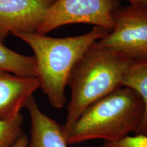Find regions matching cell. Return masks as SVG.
Listing matches in <instances>:
<instances>
[{
	"label": "cell",
	"instance_id": "1",
	"mask_svg": "<svg viewBox=\"0 0 147 147\" xmlns=\"http://www.w3.org/2000/svg\"><path fill=\"white\" fill-rule=\"evenodd\" d=\"M144 114L140 95L123 86L88 106L72 123L62 125L63 136L67 145L95 139L116 142L136 133Z\"/></svg>",
	"mask_w": 147,
	"mask_h": 147
},
{
	"label": "cell",
	"instance_id": "2",
	"mask_svg": "<svg viewBox=\"0 0 147 147\" xmlns=\"http://www.w3.org/2000/svg\"><path fill=\"white\" fill-rule=\"evenodd\" d=\"M109 31L94 27L81 36L51 38L37 33H18L13 36L27 43L34 53L38 80L44 93L53 107L62 108L67 98L65 88L71 72L80 57Z\"/></svg>",
	"mask_w": 147,
	"mask_h": 147
},
{
	"label": "cell",
	"instance_id": "3",
	"mask_svg": "<svg viewBox=\"0 0 147 147\" xmlns=\"http://www.w3.org/2000/svg\"><path fill=\"white\" fill-rule=\"evenodd\" d=\"M132 61L98 41L88 48L74 65L68 84L71 98L63 125L76 121L91 104L123 87V78Z\"/></svg>",
	"mask_w": 147,
	"mask_h": 147
},
{
	"label": "cell",
	"instance_id": "4",
	"mask_svg": "<svg viewBox=\"0 0 147 147\" xmlns=\"http://www.w3.org/2000/svg\"><path fill=\"white\" fill-rule=\"evenodd\" d=\"M119 8V0H55L36 33L46 35L74 23L91 24L110 32L115 26L113 12Z\"/></svg>",
	"mask_w": 147,
	"mask_h": 147
},
{
	"label": "cell",
	"instance_id": "5",
	"mask_svg": "<svg viewBox=\"0 0 147 147\" xmlns=\"http://www.w3.org/2000/svg\"><path fill=\"white\" fill-rule=\"evenodd\" d=\"M113 30L98 40L104 47L115 51L131 61L147 57V7L129 5L113 14Z\"/></svg>",
	"mask_w": 147,
	"mask_h": 147
},
{
	"label": "cell",
	"instance_id": "6",
	"mask_svg": "<svg viewBox=\"0 0 147 147\" xmlns=\"http://www.w3.org/2000/svg\"><path fill=\"white\" fill-rule=\"evenodd\" d=\"M55 0H0V42L10 34L37 32Z\"/></svg>",
	"mask_w": 147,
	"mask_h": 147
},
{
	"label": "cell",
	"instance_id": "7",
	"mask_svg": "<svg viewBox=\"0 0 147 147\" xmlns=\"http://www.w3.org/2000/svg\"><path fill=\"white\" fill-rule=\"evenodd\" d=\"M39 88L36 78L19 76L0 71V121L15 119Z\"/></svg>",
	"mask_w": 147,
	"mask_h": 147
},
{
	"label": "cell",
	"instance_id": "8",
	"mask_svg": "<svg viewBox=\"0 0 147 147\" xmlns=\"http://www.w3.org/2000/svg\"><path fill=\"white\" fill-rule=\"evenodd\" d=\"M25 107L31 117V138L27 147H67L62 125L42 113L34 96Z\"/></svg>",
	"mask_w": 147,
	"mask_h": 147
},
{
	"label": "cell",
	"instance_id": "9",
	"mask_svg": "<svg viewBox=\"0 0 147 147\" xmlns=\"http://www.w3.org/2000/svg\"><path fill=\"white\" fill-rule=\"evenodd\" d=\"M124 87L135 90L142 99L144 114L136 135H147V57L134 61L128 67L123 82Z\"/></svg>",
	"mask_w": 147,
	"mask_h": 147
},
{
	"label": "cell",
	"instance_id": "10",
	"mask_svg": "<svg viewBox=\"0 0 147 147\" xmlns=\"http://www.w3.org/2000/svg\"><path fill=\"white\" fill-rule=\"evenodd\" d=\"M0 71H8L19 76L36 78V59L34 57L14 52L0 42Z\"/></svg>",
	"mask_w": 147,
	"mask_h": 147
},
{
	"label": "cell",
	"instance_id": "11",
	"mask_svg": "<svg viewBox=\"0 0 147 147\" xmlns=\"http://www.w3.org/2000/svg\"><path fill=\"white\" fill-rule=\"evenodd\" d=\"M23 121L21 115L10 121H0V147H12L23 135Z\"/></svg>",
	"mask_w": 147,
	"mask_h": 147
},
{
	"label": "cell",
	"instance_id": "12",
	"mask_svg": "<svg viewBox=\"0 0 147 147\" xmlns=\"http://www.w3.org/2000/svg\"><path fill=\"white\" fill-rule=\"evenodd\" d=\"M102 147H147V135L127 136L116 142L104 141Z\"/></svg>",
	"mask_w": 147,
	"mask_h": 147
},
{
	"label": "cell",
	"instance_id": "13",
	"mask_svg": "<svg viewBox=\"0 0 147 147\" xmlns=\"http://www.w3.org/2000/svg\"><path fill=\"white\" fill-rule=\"evenodd\" d=\"M29 144L28 138L25 134H23L21 137L18 138L16 142L12 145V147H27Z\"/></svg>",
	"mask_w": 147,
	"mask_h": 147
},
{
	"label": "cell",
	"instance_id": "14",
	"mask_svg": "<svg viewBox=\"0 0 147 147\" xmlns=\"http://www.w3.org/2000/svg\"><path fill=\"white\" fill-rule=\"evenodd\" d=\"M129 5H142L147 7V0H127Z\"/></svg>",
	"mask_w": 147,
	"mask_h": 147
}]
</instances>
